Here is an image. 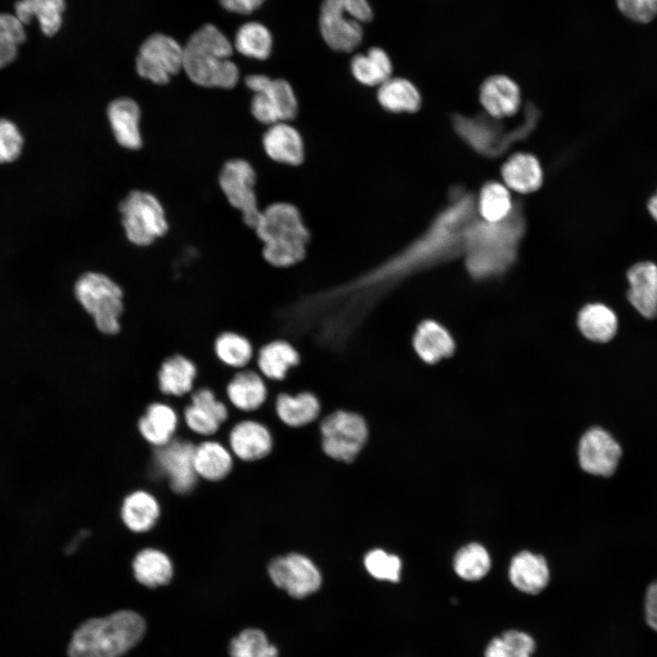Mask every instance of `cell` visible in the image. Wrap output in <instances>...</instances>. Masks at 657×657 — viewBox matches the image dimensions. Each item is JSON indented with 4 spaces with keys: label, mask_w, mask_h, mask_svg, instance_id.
I'll return each instance as SVG.
<instances>
[{
    "label": "cell",
    "mask_w": 657,
    "mask_h": 657,
    "mask_svg": "<svg viewBox=\"0 0 657 657\" xmlns=\"http://www.w3.org/2000/svg\"><path fill=\"white\" fill-rule=\"evenodd\" d=\"M478 217L476 197L461 189L454 190L450 203L439 213L427 231L393 260L394 265L402 270L410 269L463 254L467 233Z\"/></svg>",
    "instance_id": "6da1fadb"
},
{
    "label": "cell",
    "mask_w": 657,
    "mask_h": 657,
    "mask_svg": "<svg viewBox=\"0 0 657 657\" xmlns=\"http://www.w3.org/2000/svg\"><path fill=\"white\" fill-rule=\"evenodd\" d=\"M525 229L526 219L518 202L503 220L487 222L478 217L467 233L464 252L470 274L485 278L507 269L515 261Z\"/></svg>",
    "instance_id": "7a4b0ae2"
},
{
    "label": "cell",
    "mask_w": 657,
    "mask_h": 657,
    "mask_svg": "<svg viewBox=\"0 0 657 657\" xmlns=\"http://www.w3.org/2000/svg\"><path fill=\"white\" fill-rule=\"evenodd\" d=\"M146 622L130 610L82 622L68 646V657H121L143 638Z\"/></svg>",
    "instance_id": "3957f363"
},
{
    "label": "cell",
    "mask_w": 657,
    "mask_h": 657,
    "mask_svg": "<svg viewBox=\"0 0 657 657\" xmlns=\"http://www.w3.org/2000/svg\"><path fill=\"white\" fill-rule=\"evenodd\" d=\"M233 51L228 37L214 25L205 24L183 46L182 69L196 85L234 88L239 79V70L230 59Z\"/></svg>",
    "instance_id": "277c9868"
},
{
    "label": "cell",
    "mask_w": 657,
    "mask_h": 657,
    "mask_svg": "<svg viewBox=\"0 0 657 657\" xmlns=\"http://www.w3.org/2000/svg\"><path fill=\"white\" fill-rule=\"evenodd\" d=\"M254 229L264 242L263 256L269 264L289 266L305 256L309 234L293 204H270L260 213Z\"/></svg>",
    "instance_id": "5b68a950"
},
{
    "label": "cell",
    "mask_w": 657,
    "mask_h": 657,
    "mask_svg": "<svg viewBox=\"0 0 657 657\" xmlns=\"http://www.w3.org/2000/svg\"><path fill=\"white\" fill-rule=\"evenodd\" d=\"M523 117L516 126L506 129L497 119L489 115H458L454 118V127L462 140L475 151L487 157H495L531 133L537 122L538 111L530 105Z\"/></svg>",
    "instance_id": "8992f818"
},
{
    "label": "cell",
    "mask_w": 657,
    "mask_h": 657,
    "mask_svg": "<svg viewBox=\"0 0 657 657\" xmlns=\"http://www.w3.org/2000/svg\"><path fill=\"white\" fill-rule=\"evenodd\" d=\"M74 294L100 333H120L124 303L123 290L116 281L104 273L88 271L76 281Z\"/></svg>",
    "instance_id": "52a82bcc"
},
{
    "label": "cell",
    "mask_w": 657,
    "mask_h": 657,
    "mask_svg": "<svg viewBox=\"0 0 657 657\" xmlns=\"http://www.w3.org/2000/svg\"><path fill=\"white\" fill-rule=\"evenodd\" d=\"M373 12L368 0H322L318 26L324 42L333 50L350 52L363 38V25Z\"/></svg>",
    "instance_id": "ba28073f"
},
{
    "label": "cell",
    "mask_w": 657,
    "mask_h": 657,
    "mask_svg": "<svg viewBox=\"0 0 657 657\" xmlns=\"http://www.w3.org/2000/svg\"><path fill=\"white\" fill-rule=\"evenodd\" d=\"M119 210L126 237L134 245L148 246L168 231L162 203L148 192H130L120 202Z\"/></svg>",
    "instance_id": "9c48e42d"
},
{
    "label": "cell",
    "mask_w": 657,
    "mask_h": 657,
    "mask_svg": "<svg viewBox=\"0 0 657 657\" xmlns=\"http://www.w3.org/2000/svg\"><path fill=\"white\" fill-rule=\"evenodd\" d=\"M245 82L254 92L251 111L258 121L272 125L289 120L296 116L297 98L287 80L253 74L246 77Z\"/></svg>",
    "instance_id": "30bf717a"
},
{
    "label": "cell",
    "mask_w": 657,
    "mask_h": 657,
    "mask_svg": "<svg viewBox=\"0 0 657 657\" xmlns=\"http://www.w3.org/2000/svg\"><path fill=\"white\" fill-rule=\"evenodd\" d=\"M320 432L326 454L347 463L356 458L368 438L365 420L346 411H337L324 418Z\"/></svg>",
    "instance_id": "8fae6325"
},
{
    "label": "cell",
    "mask_w": 657,
    "mask_h": 657,
    "mask_svg": "<svg viewBox=\"0 0 657 657\" xmlns=\"http://www.w3.org/2000/svg\"><path fill=\"white\" fill-rule=\"evenodd\" d=\"M183 46L170 36L155 33L141 44L136 57L137 73L157 85H164L182 68Z\"/></svg>",
    "instance_id": "7c38bea8"
},
{
    "label": "cell",
    "mask_w": 657,
    "mask_h": 657,
    "mask_svg": "<svg viewBox=\"0 0 657 657\" xmlns=\"http://www.w3.org/2000/svg\"><path fill=\"white\" fill-rule=\"evenodd\" d=\"M256 172L245 160L228 161L219 174V184L232 206L242 213L246 225L254 228L261 211L254 190Z\"/></svg>",
    "instance_id": "4fadbf2b"
},
{
    "label": "cell",
    "mask_w": 657,
    "mask_h": 657,
    "mask_svg": "<svg viewBox=\"0 0 657 657\" xmlns=\"http://www.w3.org/2000/svg\"><path fill=\"white\" fill-rule=\"evenodd\" d=\"M622 454V447L616 438L599 426L587 430L579 443V465L589 474L601 477L613 475Z\"/></svg>",
    "instance_id": "5bb4252c"
},
{
    "label": "cell",
    "mask_w": 657,
    "mask_h": 657,
    "mask_svg": "<svg viewBox=\"0 0 657 657\" xmlns=\"http://www.w3.org/2000/svg\"><path fill=\"white\" fill-rule=\"evenodd\" d=\"M273 583L296 599H303L316 592L321 585L318 568L307 557L289 554L273 559L268 567Z\"/></svg>",
    "instance_id": "9a60e30c"
},
{
    "label": "cell",
    "mask_w": 657,
    "mask_h": 657,
    "mask_svg": "<svg viewBox=\"0 0 657 657\" xmlns=\"http://www.w3.org/2000/svg\"><path fill=\"white\" fill-rule=\"evenodd\" d=\"M195 446L189 441L172 439L157 447L155 457L162 471L167 474L171 488L179 494L193 489L197 474L193 467Z\"/></svg>",
    "instance_id": "2e32d148"
},
{
    "label": "cell",
    "mask_w": 657,
    "mask_h": 657,
    "mask_svg": "<svg viewBox=\"0 0 657 657\" xmlns=\"http://www.w3.org/2000/svg\"><path fill=\"white\" fill-rule=\"evenodd\" d=\"M480 102L487 115L503 119L516 113L521 102L516 83L505 75L486 78L480 88Z\"/></svg>",
    "instance_id": "e0dca14e"
},
{
    "label": "cell",
    "mask_w": 657,
    "mask_h": 657,
    "mask_svg": "<svg viewBox=\"0 0 657 657\" xmlns=\"http://www.w3.org/2000/svg\"><path fill=\"white\" fill-rule=\"evenodd\" d=\"M630 288L628 298L636 310L646 318L657 317V266L640 262L627 273Z\"/></svg>",
    "instance_id": "ac0fdd59"
},
{
    "label": "cell",
    "mask_w": 657,
    "mask_h": 657,
    "mask_svg": "<svg viewBox=\"0 0 657 657\" xmlns=\"http://www.w3.org/2000/svg\"><path fill=\"white\" fill-rule=\"evenodd\" d=\"M198 370L193 360L183 354H172L160 365L157 384L160 391L167 396L182 397L191 394Z\"/></svg>",
    "instance_id": "d6986e66"
},
{
    "label": "cell",
    "mask_w": 657,
    "mask_h": 657,
    "mask_svg": "<svg viewBox=\"0 0 657 657\" xmlns=\"http://www.w3.org/2000/svg\"><path fill=\"white\" fill-rule=\"evenodd\" d=\"M108 119L118 143L130 150H137L142 144L140 131V107L130 98L114 99L107 109Z\"/></svg>",
    "instance_id": "ffe728a7"
},
{
    "label": "cell",
    "mask_w": 657,
    "mask_h": 657,
    "mask_svg": "<svg viewBox=\"0 0 657 657\" xmlns=\"http://www.w3.org/2000/svg\"><path fill=\"white\" fill-rule=\"evenodd\" d=\"M229 443L238 458L244 461H255L270 453L272 438L265 425L247 420L233 427L229 434Z\"/></svg>",
    "instance_id": "44dd1931"
},
{
    "label": "cell",
    "mask_w": 657,
    "mask_h": 657,
    "mask_svg": "<svg viewBox=\"0 0 657 657\" xmlns=\"http://www.w3.org/2000/svg\"><path fill=\"white\" fill-rule=\"evenodd\" d=\"M263 145L266 154L276 162L297 165L303 161L302 138L287 121L270 125L263 136Z\"/></svg>",
    "instance_id": "7402d4cb"
},
{
    "label": "cell",
    "mask_w": 657,
    "mask_h": 657,
    "mask_svg": "<svg viewBox=\"0 0 657 657\" xmlns=\"http://www.w3.org/2000/svg\"><path fill=\"white\" fill-rule=\"evenodd\" d=\"M509 579L521 592L538 594L548 585L549 569L545 558L528 551L516 555L509 568Z\"/></svg>",
    "instance_id": "603a6c76"
},
{
    "label": "cell",
    "mask_w": 657,
    "mask_h": 657,
    "mask_svg": "<svg viewBox=\"0 0 657 657\" xmlns=\"http://www.w3.org/2000/svg\"><path fill=\"white\" fill-rule=\"evenodd\" d=\"M65 9V0H16L13 12L26 26L36 20L41 33L51 37L62 26Z\"/></svg>",
    "instance_id": "cb8c5ba5"
},
{
    "label": "cell",
    "mask_w": 657,
    "mask_h": 657,
    "mask_svg": "<svg viewBox=\"0 0 657 657\" xmlns=\"http://www.w3.org/2000/svg\"><path fill=\"white\" fill-rule=\"evenodd\" d=\"M178 422L177 412L172 406L155 402L147 406L139 419L138 429L149 443L161 447L172 440Z\"/></svg>",
    "instance_id": "d4e9b609"
},
{
    "label": "cell",
    "mask_w": 657,
    "mask_h": 657,
    "mask_svg": "<svg viewBox=\"0 0 657 657\" xmlns=\"http://www.w3.org/2000/svg\"><path fill=\"white\" fill-rule=\"evenodd\" d=\"M226 396L231 404L244 412L257 410L265 402L267 389L260 374L252 370H240L228 381Z\"/></svg>",
    "instance_id": "484cf974"
},
{
    "label": "cell",
    "mask_w": 657,
    "mask_h": 657,
    "mask_svg": "<svg viewBox=\"0 0 657 657\" xmlns=\"http://www.w3.org/2000/svg\"><path fill=\"white\" fill-rule=\"evenodd\" d=\"M412 345L417 355L426 363H435L450 356L454 349L449 332L433 320H425L418 326Z\"/></svg>",
    "instance_id": "4316f807"
},
{
    "label": "cell",
    "mask_w": 657,
    "mask_h": 657,
    "mask_svg": "<svg viewBox=\"0 0 657 657\" xmlns=\"http://www.w3.org/2000/svg\"><path fill=\"white\" fill-rule=\"evenodd\" d=\"M505 183L512 190L522 193L537 191L543 179L538 160L529 153L512 155L501 170Z\"/></svg>",
    "instance_id": "83f0119b"
},
{
    "label": "cell",
    "mask_w": 657,
    "mask_h": 657,
    "mask_svg": "<svg viewBox=\"0 0 657 657\" xmlns=\"http://www.w3.org/2000/svg\"><path fill=\"white\" fill-rule=\"evenodd\" d=\"M160 513L157 499L144 490H137L128 495L120 510L124 525L135 533H144L151 529L159 519Z\"/></svg>",
    "instance_id": "f1b7e54d"
},
{
    "label": "cell",
    "mask_w": 657,
    "mask_h": 657,
    "mask_svg": "<svg viewBox=\"0 0 657 657\" xmlns=\"http://www.w3.org/2000/svg\"><path fill=\"white\" fill-rule=\"evenodd\" d=\"M132 569L135 579L148 588L168 584L173 576L171 558L156 548H144L134 558Z\"/></svg>",
    "instance_id": "f546056e"
},
{
    "label": "cell",
    "mask_w": 657,
    "mask_h": 657,
    "mask_svg": "<svg viewBox=\"0 0 657 657\" xmlns=\"http://www.w3.org/2000/svg\"><path fill=\"white\" fill-rule=\"evenodd\" d=\"M299 362L297 350L287 341L274 340L264 345L256 356L262 375L269 380H283L290 369Z\"/></svg>",
    "instance_id": "4dcf8cb0"
},
{
    "label": "cell",
    "mask_w": 657,
    "mask_h": 657,
    "mask_svg": "<svg viewBox=\"0 0 657 657\" xmlns=\"http://www.w3.org/2000/svg\"><path fill=\"white\" fill-rule=\"evenodd\" d=\"M193 467L197 476L208 481H219L230 473L233 459L223 444L205 441L194 448Z\"/></svg>",
    "instance_id": "1f68e13d"
},
{
    "label": "cell",
    "mask_w": 657,
    "mask_h": 657,
    "mask_svg": "<svg viewBox=\"0 0 657 657\" xmlns=\"http://www.w3.org/2000/svg\"><path fill=\"white\" fill-rule=\"evenodd\" d=\"M276 411L284 423L291 427H300L318 418L320 403L318 399L308 391L296 395L281 393L276 398Z\"/></svg>",
    "instance_id": "d6a6232c"
},
{
    "label": "cell",
    "mask_w": 657,
    "mask_h": 657,
    "mask_svg": "<svg viewBox=\"0 0 657 657\" xmlns=\"http://www.w3.org/2000/svg\"><path fill=\"white\" fill-rule=\"evenodd\" d=\"M350 70L360 83L380 86L391 77L392 64L382 48L373 47L365 54H357L352 57Z\"/></svg>",
    "instance_id": "836d02e7"
},
{
    "label": "cell",
    "mask_w": 657,
    "mask_h": 657,
    "mask_svg": "<svg viewBox=\"0 0 657 657\" xmlns=\"http://www.w3.org/2000/svg\"><path fill=\"white\" fill-rule=\"evenodd\" d=\"M380 104L391 112H414L421 105L417 88L408 79L391 77L379 86Z\"/></svg>",
    "instance_id": "e575fe53"
},
{
    "label": "cell",
    "mask_w": 657,
    "mask_h": 657,
    "mask_svg": "<svg viewBox=\"0 0 657 657\" xmlns=\"http://www.w3.org/2000/svg\"><path fill=\"white\" fill-rule=\"evenodd\" d=\"M578 325L582 334L596 342L610 341L616 334L618 318L615 313L602 304L585 306L578 317Z\"/></svg>",
    "instance_id": "d590c367"
},
{
    "label": "cell",
    "mask_w": 657,
    "mask_h": 657,
    "mask_svg": "<svg viewBox=\"0 0 657 657\" xmlns=\"http://www.w3.org/2000/svg\"><path fill=\"white\" fill-rule=\"evenodd\" d=\"M214 353L224 365L243 370L254 356V349L249 339L235 331H223L214 340Z\"/></svg>",
    "instance_id": "8d00e7d4"
},
{
    "label": "cell",
    "mask_w": 657,
    "mask_h": 657,
    "mask_svg": "<svg viewBox=\"0 0 657 657\" xmlns=\"http://www.w3.org/2000/svg\"><path fill=\"white\" fill-rule=\"evenodd\" d=\"M272 47V34L262 23L249 21L235 33L234 47L247 57L265 60L270 56Z\"/></svg>",
    "instance_id": "74e56055"
},
{
    "label": "cell",
    "mask_w": 657,
    "mask_h": 657,
    "mask_svg": "<svg viewBox=\"0 0 657 657\" xmlns=\"http://www.w3.org/2000/svg\"><path fill=\"white\" fill-rule=\"evenodd\" d=\"M506 187L497 182L483 185L476 197L478 216L487 222H497L507 217L514 208Z\"/></svg>",
    "instance_id": "f35d334b"
},
{
    "label": "cell",
    "mask_w": 657,
    "mask_h": 657,
    "mask_svg": "<svg viewBox=\"0 0 657 657\" xmlns=\"http://www.w3.org/2000/svg\"><path fill=\"white\" fill-rule=\"evenodd\" d=\"M536 649V641L529 633L511 629L487 643L484 657H533Z\"/></svg>",
    "instance_id": "ab89813d"
},
{
    "label": "cell",
    "mask_w": 657,
    "mask_h": 657,
    "mask_svg": "<svg viewBox=\"0 0 657 657\" xmlns=\"http://www.w3.org/2000/svg\"><path fill=\"white\" fill-rule=\"evenodd\" d=\"M491 567L490 556L480 544L471 543L460 548L454 559L455 573L467 581L484 578Z\"/></svg>",
    "instance_id": "60d3db41"
},
{
    "label": "cell",
    "mask_w": 657,
    "mask_h": 657,
    "mask_svg": "<svg viewBox=\"0 0 657 657\" xmlns=\"http://www.w3.org/2000/svg\"><path fill=\"white\" fill-rule=\"evenodd\" d=\"M229 654L230 657H278V651L263 631L248 628L231 640Z\"/></svg>",
    "instance_id": "b9f144b4"
},
{
    "label": "cell",
    "mask_w": 657,
    "mask_h": 657,
    "mask_svg": "<svg viewBox=\"0 0 657 657\" xmlns=\"http://www.w3.org/2000/svg\"><path fill=\"white\" fill-rule=\"evenodd\" d=\"M186 426L193 433L210 436L215 433L226 420L217 411L199 403L190 402L183 410Z\"/></svg>",
    "instance_id": "7bdbcfd3"
},
{
    "label": "cell",
    "mask_w": 657,
    "mask_h": 657,
    "mask_svg": "<svg viewBox=\"0 0 657 657\" xmlns=\"http://www.w3.org/2000/svg\"><path fill=\"white\" fill-rule=\"evenodd\" d=\"M364 565L367 571L379 580L398 582L400 579L402 562L395 555L374 549L365 556Z\"/></svg>",
    "instance_id": "ee69618b"
},
{
    "label": "cell",
    "mask_w": 657,
    "mask_h": 657,
    "mask_svg": "<svg viewBox=\"0 0 657 657\" xmlns=\"http://www.w3.org/2000/svg\"><path fill=\"white\" fill-rule=\"evenodd\" d=\"M23 146L24 138L19 128L7 119H0V164L16 161Z\"/></svg>",
    "instance_id": "f6af8a7d"
},
{
    "label": "cell",
    "mask_w": 657,
    "mask_h": 657,
    "mask_svg": "<svg viewBox=\"0 0 657 657\" xmlns=\"http://www.w3.org/2000/svg\"><path fill=\"white\" fill-rule=\"evenodd\" d=\"M619 10L629 19L649 23L657 16V0H616Z\"/></svg>",
    "instance_id": "bcb514c9"
},
{
    "label": "cell",
    "mask_w": 657,
    "mask_h": 657,
    "mask_svg": "<svg viewBox=\"0 0 657 657\" xmlns=\"http://www.w3.org/2000/svg\"><path fill=\"white\" fill-rule=\"evenodd\" d=\"M0 36L20 47L27 39L26 26L14 12H0Z\"/></svg>",
    "instance_id": "7dc6e473"
},
{
    "label": "cell",
    "mask_w": 657,
    "mask_h": 657,
    "mask_svg": "<svg viewBox=\"0 0 657 657\" xmlns=\"http://www.w3.org/2000/svg\"><path fill=\"white\" fill-rule=\"evenodd\" d=\"M644 615L648 625L657 631V579L650 583L646 589Z\"/></svg>",
    "instance_id": "c3c4849f"
},
{
    "label": "cell",
    "mask_w": 657,
    "mask_h": 657,
    "mask_svg": "<svg viewBox=\"0 0 657 657\" xmlns=\"http://www.w3.org/2000/svg\"><path fill=\"white\" fill-rule=\"evenodd\" d=\"M220 5L227 11L248 15L257 10L266 0H218Z\"/></svg>",
    "instance_id": "681fc988"
},
{
    "label": "cell",
    "mask_w": 657,
    "mask_h": 657,
    "mask_svg": "<svg viewBox=\"0 0 657 657\" xmlns=\"http://www.w3.org/2000/svg\"><path fill=\"white\" fill-rule=\"evenodd\" d=\"M19 47L0 36V69L7 67L17 57Z\"/></svg>",
    "instance_id": "f907efd6"
},
{
    "label": "cell",
    "mask_w": 657,
    "mask_h": 657,
    "mask_svg": "<svg viewBox=\"0 0 657 657\" xmlns=\"http://www.w3.org/2000/svg\"><path fill=\"white\" fill-rule=\"evenodd\" d=\"M648 209L652 216L657 222V193L649 201Z\"/></svg>",
    "instance_id": "816d5d0a"
}]
</instances>
